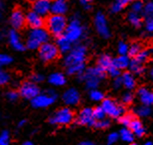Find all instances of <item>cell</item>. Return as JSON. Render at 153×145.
Here are the masks:
<instances>
[{
  "label": "cell",
  "mask_w": 153,
  "mask_h": 145,
  "mask_svg": "<svg viewBox=\"0 0 153 145\" xmlns=\"http://www.w3.org/2000/svg\"><path fill=\"white\" fill-rule=\"evenodd\" d=\"M78 78L79 81L85 82V86L88 89L94 91V89H97L100 83L105 78V73L99 67L88 68V70H85V72L78 75Z\"/></svg>",
  "instance_id": "6da1fadb"
},
{
  "label": "cell",
  "mask_w": 153,
  "mask_h": 145,
  "mask_svg": "<svg viewBox=\"0 0 153 145\" xmlns=\"http://www.w3.org/2000/svg\"><path fill=\"white\" fill-rule=\"evenodd\" d=\"M45 24L48 32L57 38L63 36L68 27L67 19L65 16H61V15H51L47 18Z\"/></svg>",
  "instance_id": "7a4b0ae2"
},
{
  "label": "cell",
  "mask_w": 153,
  "mask_h": 145,
  "mask_svg": "<svg viewBox=\"0 0 153 145\" xmlns=\"http://www.w3.org/2000/svg\"><path fill=\"white\" fill-rule=\"evenodd\" d=\"M49 42V32L44 28L32 29L29 32L26 41V48L30 50L39 49L42 45Z\"/></svg>",
  "instance_id": "3957f363"
},
{
  "label": "cell",
  "mask_w": 153,
  "mask_h": 145,
  "mask_svg": "<svg viewBox=\"0 0 153 145\" xmlns=\"http://www.w3.org/2000/svg\"><path fill=\"white\" fill-rule=\"evenodd\" d=\"M87 56V48L84 45H76L64 59V67L70 68L76 65L85 64Z\"/></svg>",
  "instance_id": "277c9868"
},
{
  "label": "cell",
  "mask_w": 153,
  "mask_h": 145,
  "mask_svg": "<svg viewBox=\"0 0 153 145\" xmlns=\"http://www.w3.org/2000/svg\"><path fill=\"white\" fill-rule=\"evenodd\" d=\"M84 27L82 26L81 21L78 18V15H76L75 17L72 18L70 23L68 24V27H67L64 35L71 43H75L82 38V35H84Z\"/></svg>",
  "instance_id": "5b68a950"
},
{
  "label": "cell",
  "mask_w": 153,
  "mask_h": 145,
  "mask_svg": "<svg viewBox=\"0 0 153 145\" xmlns=\"http://www.w3.org/2000/svg\"><path fill=\"white\" fill-rule=\"evenodd\" d=\"M58 97L57 92L53 88L46 89L45 92L40 94L35 98L31 100V106L35 109H45V107L50 106L56 101Z\"/></svg>",
  "instance_id": "8992f818"
},
{
  "label": "cell",
  "mask_w": 153,
  "mask_h": 145,
  "mask_svg": "<svg viewBox=\"0 0 153 145\" xmlns=\"http://www.w3.org/2000/svg\"><path fill=\"white\" fill-rule=\"evenodd\" d=\"M74 120V112L69 107L58 109L49 118V122L53 125H69Z\"/></svg>",
  "instance_id": "52a82bcc"
},
{
  "label": "cell",
  "mask_w": 153,
  "mask_h": 145,
  "mask_svg": "<svg viewBox=\"0 0 153 145\" xmlns=\"http://www.w3.org/2000/svg\"><path fill=\"white\" fill-rule=\"evenodd\" d=\"M60 51L58 47L53 43H46L39 48V58L44 63H50L55 61L59 57Z\"/></svg>",
  "instance_id": "ba28073f"
},
{
  "label": "cell",
  "mask_w": 153,
  "mask_h": 145,
  "mask_svg": "<svg viewBox=\"0 0 153 145\" xmlns=\"http://www.w3.org/2000/svg\"><path fill=\"white\" fill-rule=\"evenodd\" d=\"M100 106L105 110V115L112 117V118H119L121 115H124V107L121 104L115 103L111 98H105Z\"/></svg>",
  "instance_id": "9c48e42d"
},
{
  "label": "cell",
  "mask_w": 153,
  "mask_h": 145,
  "mask_svg": "<svg viewBox=\"0 0 153 145\" xmlns=\"http://www.w3.org/2000/svg\"><path fill=\"white\" fill-rule=\"evenodd\" d=\"M19 94L21 97L32 100L33 98H35L41 92H40V88L37 85L32 83L31 81H26L20 85Z\"/></svg>",
  "instance_id": "30bf717a"
},
{
  "label": "cell",
  "mask_w": 153,
  "mask_h": 145,
  "mask_svg": "<svg viewBox=\"0 0 153 145\" xmlns=\"http://www.w3.org/2000/svg\"><path fill=\"white\" fill-rule=\"evenodd\" d=\"M94 27H96V30L99 33V35L102 36V38L108 39L111 36V33L108 25V20H106L102 12H97L94 16Z\"/></svg>",
  "instance_id": "8fae6325"
},
{
  "label": "cell",
  "mask_w": 153,
  "mask_h": 145,
  "mask_svg": "<svg viewBox=\"0 0 153 145\" xmlns=\"http://www.w3.org/2000/svg\"><path fill=\"white\" fill-rule=\"evenodd\" d=\"M10 24L14 30L22 29L26 24V14L19 8H16L12 11L10 15Z\"/></svg>",
  "instance_id": "7c38bea8"
},
{
  "label": "cell",
  "mask_w": 153,
  "mask_h": 145,
  "mask_svg": "<svg viewBox=\"0 0 153 145\" xmlns=\"http://www.w3.org/2000/svg\"><path fill=\"white\" fill-rule=\"evenodd\" d=\"M96 122L93 115V109L90 107H85L79 112L78 116L76 118V123L79 125L85 126H93Z\"/></svg>",
  "instance_id": "4fadbf2b"
},
{
  "label": "cell",
  "mask_w": 153,
  "mask_h": 145,
  "mask_svg": "<svg viewBox=\"0 0 153 145\" xmlns=\"http://www.w3.org/2000/svg\"><path fill=\"white\" fill-rule=\"evenodd\" d=\"M45 23L46 22L43 19V17H41L37 13H35L33 10L28 11L26 13V24L29 27H31L32 29L43 28Z\"/></svg>",
  "instance_id": "5bb4252c"
},
{
  "label": "cell",
  "mask_w": 153,
  "mask_h": 145,
  "mask_svg": "<svg viewBox=\"0 0 153 145\" xmlns=\"http://www.w3.org/2000/svg\"><path fill=\"white\" fill-rule=\"evenodd\" d=\"M51 4L48 0H36L32 3V10L41 17H44L51 12Z\"/></svg>",
  "instance_id": "9a60e30c"
},
{
  "label": "cell",
  "mask_w": 153,
  "mask_h": 145,
  "mask_svg": "<svg viewBox=\"0 0 153 145\" xmlns=\"http://www.w3.org/2000/svg\"><path fill=\"white\" fill-rule=\"evenodd\" d=\"M7 38H8V41H9V44L14 50L16 51H24L26 49V45L23 44V42L21 41L20 39V35L18 34V32L16 30L12 29L8 32L7 34Z\"/></svg>",
  "instance_id": "2e32d148"
},
{
  "label": "cell",
  "mask_w": 153,
  "mask_h": 145,
  "mask_svg": "<svg viewBox=\"0 0 153 145\" xmlns=\"http://www.w3.org/2000/svg\"><path fill=\"white\" fill-rule=\"evenodd\" d=\"M62 100L67 106H76L79 103L81 95L76 88H69L64 92L62 95Z\"/></svg>",
  "instance_id": "e0dca14e"
},
{
  "label": "cell",
  "mask_w": 153,
  "mask_h": 145,
  "mask_svg": "<svg viewBox=\"0 0 153 145\" xmlns=\"http://www.w3.org/2000/svg\"><path fill=\"white\" fill-rule=\"evenodd\" d=\"M68 11V3L64 0H56L52 2L51 4V13L52 15H61L64 16V14Z\"/></svg>",
  "instance_id": "ac0fdd59"
},
{
  "label": "cell",
  "mask_w": 153,
  "mask_h": 145,
  "mask_svg": "<svg viewBox=\"0 0 153 145\" xmlns=\"http://www.w3.org/2000/svg\"><path fill=\"white\" fill-rule=\"evenodd\" d=\"M137 94L139 95L140 101L142 103L143 106H153V91L145 88H140L137 91Z\"/></svg>",
  "instance_id": "d6986e66"
},
{
  "label": "cell",
  "mask_w": 153,
  "mask_h": 145,
  "mask_svg": "<svg viewBox=\"0 0 153 145\" xmlns=\"http://www.w3.org/2000/svg\"><path fill=\"white\" fill-rule=\"evenodd\" d=\"M56 46L58 47V49H59V51L63 54L70 53L73 49L72 48V43L66 38L65 35L58 37L57 40H56Z\"/></svg>",
  "instance_id": "ffe728a7"
},
{
  "label": "cell",
  "mask_w": 153,
  "mask_h": 145,
  "mask_svg": "<svg viewBox=\"0 0 153 145\" xmlns=\"http://www.w3.org/2000/svg\"><path fill=\"white\" fill-rule=\"evenodd\" d=\"M112 63H114V60L111 59V57L109 55L103 54L97 60V67L105 73L112 67V65H114Z\"/></svg>",
  "instance_id": "44dd1931"
},
{
  "label": "cell",
  "mask_w": 153,
  "mask_h": 145,
  "mask_svg": "<svg viewBox=\"0 0 153 145\" xmlns=\"http://www.w3.org/2000/svg\"><path fill=\"white\" fill-rule=\"evenodd\" d=\"M49 84L55 87H62L66 84V78L62 73H53L48 78Z\"/></svg>",
  "instance_id": "7402d4cb"
},
{
  "label": "cell",
  "mask_w": 153,
  "mask_h": 145,
  "mask_svg": "<svg viewBox=\"0 0 153 145\" xmlns=\"http://www.w3.org/2000/svg\"><path fill=\"white\" fill-rule=\"evenodd\" d=\"M129 129L133 132V134H135L136 136H138V137H141L145 134V129L143 127L142 123L140 122V120L138 119L134 118L132 120V122H131L129 125Z\"/></svg>",
  "instance_id": "603a6c76"
},
{
  "label": "cell",
  "mask_w": 153,
  "mask_h": 145,
  "mask_svg": "<svg viewBox=\"0 0 153 145\" xmlns=\"http://www.w3.org/2000/svg\"><path fill=\"white\" fill-rule=\"evenodd\" d=\"M122 78V84L126 88L132 89L135 87V79H134L133 75L129 72H125L123 75L121 76Z\"/></svg>",
  "instance_id": "cb8c5ba5"
},
{
  "label": "cell",
  "mask_w": 153,
  "mask_h": 145,
  "mask_svg": "<svg viewBox=\"0 0 153 145\" xmlns=\"http://www.w3.org/2000/svg\"><path fill=\"white\" fill-rule=\"evenodd\" d=\"M114 66L115 68H117L118 70H122V69H126V68L129 67L130 61L129 58L127 56H118L115 59H114Z\"/></svg>",
  "instance_id": "d4e9b609"
},
{
  "label": "cell",
  "mask_w": 153,
  "mask_h": 145,
  "mask_svg": "<svg viewBox=\"0 0 153 145\" xmlns=\"http://www.w3.org/2000/svg\"><path fill=\"white\" fill-rule=\"evenodd\" d=\"M130 1L128 0H116L111 6V13H118L120 12L122 9L129 4Z\"/></svg>",
  "instance_id": "484cf974"
},
{
  "label": "cell",
  "mask_w": 153,
  "mask_h": 145,
  "mask_svg": "<svg viewBox=\"0 0 153 145\" xmlns=\"http://www.w3.org/2000/svg\"><path fill=\"white\" fill-rule=\"evenodd\" d=\"M127 20H128V22L132 26L135 27V28H139V27L142 25V19H141V17L139 16V14L134 13L132 11H131L130 13H128Z\"/></svg>",
  "instance_id": "4316f807"
},
{
  "label": "cell",
  "mask_w": 153,
  "mask_h": 145,
  "mask_svg": "<svg viewBox=\"0 0 153 145\" xmlns=\"http://www.w3.org/2000/svg\"><path fill=\"white\" fill-rule=\"evenodd\" d=\"M129 70H130L131 73L135 74V75H141V74L144 73L145 69H144V67H143L142 64L138 63V62L133 59L129 64Z\"/></svg>",
  "instance_id": "83f0119b"
},
{
  "label": "cell",
  "mask_w": 153,
  "mask_h": 145,
  "mask_svg": "<svg viewBox=\"0 0 153 145\" xmlns=\"http://www.w3.org/2000/svg\"><path fill=\"white\" fill-rule=\"evenodd\" d=\"M119 133H120V138L124 142L132 143L134 139V134L129 128H122Z\"/></svg>",
  "instance_id": "f1b7e54d"
},
{
  "label": "cell",
  "mask_w": 153,
  "mask_h": 145,
  "mask_svg": "<svg viewBox=\"0 0 153 145\" xmlns=\"http://www.w3.org/2000/svg\"><path fill=\"white\" fill-rule=\"evenodd\" d=\"M150 52H151L150 50H142L135 58H134V60L143 65L149 59V56H150Z\"/></svg>",
  "instance_id": "f546056e"
},
{
  "label": "cell",
  "mask_w": 153,
  "mask_h": 145,
  "mask_svg": "<svg viewBox=\"0 0 153 145\" xmlns=\"http://www.w3.org/2000/svg\"><path fill=\"white\" fill-rule=\"evenodd\" d=\"M93 115H94V118L96 121L97 120H102V119H105V116L106 115L105 110L102 109V106H97L94 107L93 109Z\"/></svg>",
  "instance_id": "4dcf8cb0"
},
{
  "label": "cell",
  "mask_w": 153,
  "mask_h": 145,
  "mask_svg": "<svg viewBox=\"0 0 153 145\" xmlns=\"http://www.w3.org/2000/svg\"><path fill=\"white\" fill-rule=\"evenodd\" d=\"M135 112L137 113V115L140 116V117H146L150 115L151 112V109L147 106H138L137 109H135Z\"/></svg>",
  "instance_id": "1f68e13d"
},
{
  "label": "cell",
  "mask_w": 153,
  "mask_h": 145,
  "mask_svg": "<svg viewBox=\"0 0 153 145\" xmlns=\"http://www.w3.org/2000/svg\"><path fill=\"white\" fill-rule=\"evenodd\" d=\"M141 51H142L141 47H140V45L138 44V43H134V44L129 46V50H128V56L135 58Z\"/></svg>",
  "instance_id": "d6a6232c"
},
{
  "label": "cell",
  "mask_w": 153,
  "mask_h": 145,
  "mask_svg": "<svg viewBox=\"0 0 153 145\" xmlns=\"http://www.w3.org/2000/svg\"><path fill=\"white\" fill-rule=\"evenodd\" d=\"M10 75L2 69L0 68V86H5L7 85L9 82H10Z\"/></svg>",
  "instance_id": "836d02e7"
},
{
  "label": "cell",
  "mask_w": 153,
  "mask_h": 145,
  "mask_svg": "<svg viewBox=\"0 0 153 145\" xmlns=\"http://www.w3.org/2000/svg\"><path fill=\"white\" fill-rule=\"evenodd\" d=\"M143 16L145 18L153 17V2H147L143 8Z\"/></svg>",
  "instance_id": "e575fe53"
},
{
  "label": "cell",
  "mask_w": 153,
  "mask_h": 145,
  "mask_svg": "<svg viewBox=\"0 0 153 145\" xmlns=\"http://www.w3.org/2000/svg\"><path fill=\"white\" fill-rule=\"evenodd\" d=\"M90 97L94 101H100L103 100V94L97 89H94V91H90Z\"/></svg>",
  "instance_id": "d590c367"
},
{
  "label": "cell",
  "mask_w": 153,
  "mask_h": 145,
  "mask_svg": "<svg viewBox=\"0 0 153 145\" xmlns=\"http://www.w3.org/2000/svg\"><path fill=\"white\" fill-rule=\"evenodd\" d=\"M133 119H134L133 116L131 115H123L118 118V121L120 122L123 126H128V127H129L130 123L132 122Z\"/></svg>",
  "instance_id": "8d00e7d4"
},
{
  "label": "cell",
  "mask_w": 153,
  "mask_h": 145,
  "mask_svg": "<svg viewBox=\"0 0 153 145\" xmlns=\"http://www.w3.org/2000/svg\"><path fill=\"white\" fill-rule=\"evenodd\" d=\"M10 143V134L8 130H3L0 134V145H9Z\"/></svg>",
  "instance_id": "74e56055"
},
{
  "label": "cell",
  "mask_w": 153,
  "mask_h": 145,
  "mask_svg": "<svg viewBox=\"0 0 153 145\" xmlns=\"http://www.w3.org/2000/svg\"><path fill=\"white\" fill-rule=\"evenodd\" d=\"M109 125H111V121H109L108 119H102V120H97V121L94 122V126L97 129H105V128H108L109 127Z\"/></svg>",
  "instance_id": "f35d334b"
},
{
  "label": "cell",
  "mask_w": 153,
  "mask_h": 145,
  "mask_svg": "<svg viewBox=\"0 0 153 145\" xmlns=\"http://www.w3.org/2000/svg\"><path fill=\"white\" fill-rule=\"evenodd\" d=\"M13 62V59L7 54H0V68L7 66Z\"/></svg>",
  "instance_id": "ab89813d"
},
{
  "label": "cell",
  "mask_w": 153,
  "mask_h": 145,
  "mask_svg": "<svg viewBox=\"0 0 153 145\" xmlns=\"http://www.w3.org/2000/svg\"><path fill=\"white\" fill-rule=\"evenodd\" d=\"M5 95H6V98H7L9 101H16L18 98H19L20 94H19V91L11 89V91H8L6 92Z\"/></svg>",
  "instance_id": "60d3db41"
},
{
  "label": "cell",
  "mask_w": 153,
  "mask_h": 145,
  "mask_svg": "<svg viewBox=\"0 0 153 145\" xmlns=\"http://www.w3.org/2000/svg\"><path fill=\"white\" fill-rule=\"evenodd\" d=\"M143 8H144V5L141 1H135L132 3V6H131V9H132V12L134 13H141L143 12Z\"/></svg>",
  "instance_id": "b9f144b4"
},
{
  "label": "cell",
  "mask_w": 153,
  "mask_h": 145,
  "mask_svg": "<svg viewBox=\"0 0 153 145\" xmlns=\"http://www.w3.org/2000/svg\"><path fill=\"white\" fill-rule=\"evenodd\" d=\"M128 50H129V47L126 43L124 42H120L118 44V53L119 56H126V54L128 53Z\"/></svg>",
  "instance_id": "7bdbcfd3"
},
{
  "label": "cell",
  "mask_w": 153,
  "mask_h": 145,
  "mask_svg": "<svg viewBox=\"0 0 153 145\" xmlns=\"http://www.w3.org/2000/svg\"><path fill=\"white\" fill-rule=\"evenodd\" d=\"M30 81L37 85V84H39V83L44 81V76L41 75V74H39V73L33 74V75L30 77Z\"/></svg>",
  "instance_id": "ee69618b"
},
{
  "label": "cell",
  "mask_w": 153,
  "mask_h": 145,
  "mask_svg": "<svg viewBox=\"0 0 153 145\" xmlns=\"http://www.w3.org/2000/svg\"><path fill=\"white\" fill-rule=\"evenodd\" d=\"M108 75L114 79H116V78H118V77H120V70H118L117 68H115L114 65H112V67L108 71Z\"/></svg>",
  "instance_id": "f6af8a7d"
},
{
  "label": "cell",
  "mask_w": 153,
  "mask_h": 145,
  "mask_svg": "<svg viewBox=\"0 0 153 145\" xmlns=\"http://www.w3.org/2000/svg\"><path fill=\"white\" fill-rule=\"evenodd\" d=\"M122 103L124 104H130L133 101V94H130V92H125V94L122 95Z\"/></svg>",
  "instance_id": "bcb514c9"
},
{
  "label": "cell",
  "mask_w": 153,
  "mask_h": 145,
  "mask_svg": "<svg viewBox=\"0 0 153 145\" xmlns=\"http://www.w3.org/2000/svg\"><path fill=\"white\" fill-rule=\"evenodd\" d=\"M118 138H119L118 133H116V132H112V133H111L108 136V144L111 145V144L115 143L116 141L118 140Z\"/></svg>",
  "instance_id": "7dc6e473"
},
{
  "label": "cell",
  "mask_w": 153,
  "mask_h": 145,
  "mask_svg": "<svg viewBox=\"0 0 153 145\" xmlns=\"http://www.w3.org/2000/svg\"><path fill=\"white\" fill-rule=\"evenodd\" d=\"M145 29L148 32H153V17L145 18Z\"/></svg>",
  "instance_id": "c3c4849f"
},
{
  "label": "cell",
  "mask_w": 153,
  "mask_h": 145,
  "mask_svg": "<svg viewBox=\"0 0 153 145\" xmlns=\"http://www.w3.org/2000/svg\"><path fill=\"white\" fill-rule=\"evenodd\" d=\"M81 5L82 6V8L85 9V10H91V2L88 1V0H82L81 1Z\"/></svg>",
  "instance_id": "681fc988"
},
{
  "label": "cell",
  "mask_w": 153,
  "mask_h": 145,
  "mask_svg": "<svg viewBox=\"0 0 153 145\" xmlns=\"http://www.w3.org/2000/svg\"><path fill=\"white\" fill-rule=\"evenodd\" d=\"M121 86H123V84H122V78H121V77H118V78H116V79L114 80V88H119Z\"/></svg>",
  "instance_id": "f907efd6"
},
{
  "label": "cell",
  "mask_w": 153,
  "mask_h": 145,
  "mask_svg": "<svg viewBox=\"0 0 153 145\" xmlns=\"http://www.w3.org/2000/svg\"><path fill=\"white\" fill-rule=\"evenodd\" d=\"M27 123V120L26 119H21L19 122H18V124H17V127L18 128H21V127H23L24 125H25Z\"/></svg>",
  "instance_id": "816d5d0a"
},
{
  "label": "cell",
  "mask_w": 153,
  "mask_h": 145,
  "mask_svg": "<svg viewBox=\"0 0 153 145\" xmlns=\"http://www.w3.org/2000/svg\"><path fill=\"white\" fill-rule=\"evenodd\" d=\"M79 145H94V144L90 142V141H84V142H82Z\"/></svg>",
  "instance_id": "f5cc1de1"
},
{
  "label": "cell",
  "mask_w": 153,
  "mask_h": 145,
  "mask_svg": "<svg viewBox=\"0 0 153 145\" xmlns=\"http://www.w3.org/2000/svg\"><path fill=\"white\" fill-rule=\"evenodd\" d=\"M5 36H6V33L4 32V31H0V39L4 38Z\"/></svg>",
  "instance_id": "db71d44e"
},
{
  "label": "cell",
  "mask_w": 153,
  "mask_h": 145,
  "mask_svg": "<svg viewBox=\"0 0 153 145\" xmlns=\"http://www.w3.org/2000/svg\"><path fill=\"white\" fill-rule=\"evenodd\" d=\"M21 145H34V144H33L31 141H25V142H23Z\"/></svg>",
  "instance_id": "11a10c76"
},
{
  "label": "cell",
  "mask_w": 153,
  "mask_h": 145,
  "mask_svg": "<svg viewBox=\"0 0 153 145\" xmlns=\"http://www.w3.org/2000/svg\"><path fill=\"white\" fill-rule=\"evenodd\" d=\"M143 145H153V142H151V141H147V142H145Z\"/></svg>",
  "instance_id": "9f6ffc18"
},
{
  "label": "cell",
  "mask_w": 153,
  "mask_h": 145,
  "mask_svg": "<svg viewBox=\"0 0 153 145\" xmlns=\"http://www.w3.org/2000/svg\"><path fill=\"white\" fill-rule=\"evenodd\" d=\"M150 77H151V79L153 80V68H152V70L150 71Z\"/></svg>",
  "instance_id": "6f0895ef"
},
{
  "label": "cell",
  "mask_w": 153,
  "mask_h": 145,
  "mask_svg": "<svg viewBox=\"0 0 153 145\" xmlns=\"http://www.w3.org/2000/svg\"><path fill=\"white\" fill-rule=\"evenodd\" d=\"M130 145H137V144H135V143H131Z\"/></svg>",
  "instance_id": "680465c9"
}]
</instances>
